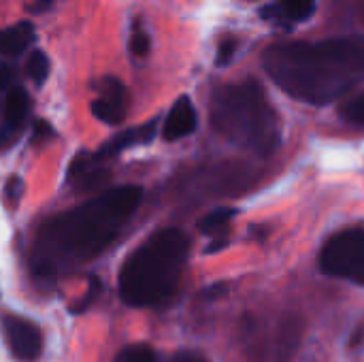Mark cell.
<instances>
[{"instance_id":"obj_10","label":"cell","mask_w":364,"mask_h":362,"mask_svg":"<svg viewBox=\"0 0 364 362\" xmlns=\"http://www.w3.org/2000/svg\"><path fill=\"white\" fill-rule=\"evenodd\" d=\"M156 134V122H147L145 126H139V128H130L117 137H113L105 147H100L92 158L96 162L100 160H107V158H113L117 156L119 151L128 149V147H134V145H143V143H149Z\"/></svg>"},{"instance_id":"obj_11","label":"cell","mask_w":364,"mask_h":362,"mask_svg":"<svg viewBox=\"0 0 364 362\" xmlns=\"http://www.w3.org/2000/svg\"><path fill=\"white\" fill-rule=\"evenodd\" d=\"M34 26L30 21H19L0 30V55H19L34 43Z\"/></svg>"},{"instance_id":"obj_24","label":"cell","mask_w":364,"mask_h":362,"mask_svg":"<svg viewBox=\"0 0 364 362\" xmlns=\"http://www.w3.org/2000/svg\"><path fill=\"white\" fill-rule=\"evenodd\" d=\"M55 2H58V0H32L30 11H32V13H45V11H49Z\"/></svg>"},{"instance_id":"obj_21","label":"cell","mask_w":364,"mask_h":362,"mask_svg":"<svg viewBox=\"0 0 364 362\" xmlns=\"http://www.w3.org/2000/svg\"><path fill=\"white\" fill-rule=\"evenodd\" d=\"M21 188H23L21 179H19V177H11L9 183H6V198H9L11 203H17L19 196H21Z\"/></svg>"},{"instance_id":"obj_14","label":"cell","mask_w":364,"mask_h":362,"mask_svg":"<svg viewBox=\"0 0 364 362\" xmlns=\"http://www.w3.org/2000/svg\"><path fill=\"white\" fill-rule=\"evenodd\" d=\"M28 75L36 85H43L49 75V60L41 49H34L28 58Z\"/></svg>"},{"instance_id":"obj_9","label":"cell","mask_w":364,"mask_h":362,"mask_svg":"<svg viewBox=\"0 0 364 362\" xmlns=\"http://www.w3.org/2000/svg\"><path fill=\"white\" fill-rule=\"evenodd\" d=\"M109 179V173L105 169L98 166V162L87 156V154H79L70 169H68V181L75 186V190L79 192H87V190H96L100 188L105 181Z\"/></svg>"},{"instance_id":"obj_1","label":"cell","mask_w":364,"mask_h":362,"mask_svg":"<svg viewBox=\"0 0 364 362\" xmlns=\"http://www.w3.org/2000/svg\"><path fill=\"white\" fill-rule=\"evenodd\" d=\"M143 198L139 186L105 190L92 201L47 220L32 247V273L38 280H55L96 258L126 226Z\"/></svg>"},{"instance_id":"obj_20","label":"cell","mask_w":364,"mask_h":362,"mask_svg":"<svg viewBox=\"0 0 364 362\" xmlns=\"http://www.w3.org/2000/svg\"><path fill=\"white\" fill-rule=\"evenodd\" d=\"M235 51H237V41H235V38L224 41V43L220 45V49H218V66H226V64H230V60H232Z\"/></svg>"},{"instance_id":"obj_3","label":"cell","mask_w":364,"mask_h":362,"mask_svg":"<svg viewBox=\"0 0 364 362\" xmlns=\"http://www.w3.org/2000/svg\"><path fill=\"white\" fill-rule=\"evenodd\" d=\"M190 241L179 228H164L136 247L119 271V297L130 307L164 303L177 288Z\"/></svg>"},{"instance_id":"obj_25","label":"cell","mask_w":364,"mask_h":362,"mask_svg":"<svg viewBox=\"0 0 364 362\" xmlns=\"http://www.w3.org/2000/svg\"><path fill=\"white\" fill-rule=\"evenodd\" d=\"M363 344H364V324H360V329H356V333L352 335L350 346H352V348H358V346H363Z\"/></svg>"},{"instance_id":"obj_16","label":"cell","mask_w":364,"mask_h":362,"mask_svg":"<svg viewBox=\"0 0 364 362\" xmlns=\"http://www.w3.org/2000/svg\"><path fill=\"white\" fill-rule=\"evenodd\" d=\"M279 2H282L284 13L290 19H296V21H303V19L311 17V13L316 9L314 0H279Z\"/></svg>"},{"instance_id":"obj_15","label":"cell","mask_w":364,"mask_h":362,"mask_svg":"<svg viewBox=\"0 0 364 362\" xmlns=\"http://www.w3.org/2000/svg\"><path fill=\"white\" fill-rule=\"evenodd\" d=\"M115 362H160V361H158V354H156L149 346L136 344V346H128V348H124V350L115 356Z\"/></svg>"},{"instance_id":"obj_6","label":"cell","mask_w":364,"mask_h":362,"mask_svg":"<svg viewBox=\"0 0 364 362\" xmlns=\"http://www.w3.org/2000/svg\"><path fill=\"white\" fill-rule=\"evenodd\" d=\"M4 337L9 344V350L19 361H36L43 350V337L36 324H32L26 318L19 316H4L2 320Z\"/></svg>"},{"instance_id":"obj_22","label":"cell","mask_w":364,"mask_h":362,"mask_svg":"<svg viewBox=\"0 0 364 362\" xmlns=\"http://www.w3.org/2000/svg\"><path fill=\"white\" fill-rule=\"evenodd\" d=\"M168 362H207L203 356H198V354H194V352H179V354H175L173 358Z\"/></svg>"},{"instance_id":"obj_13","label":"cell","mask_w":364,"mask_h":362,"mask_svg":"<svg viewBox=\"0 0 364 362\" xmlns=\"http://www.w3.org/2000/svg\"><path fill=\"white\" fill-rule=\"evenodd\" d=\"M235 215H237L235 209H228V207L215 209V211L207 213V215L198 222V228H200L205 235L215 237V241H218V239H226V228H228V224H230V220H232Z\"/></svg>"},{"instance_id":"obj_8","label":"cell","mask_w":364,"mask_h":362,"mask_svg":"<svg viewBox=\"0 0 364 362\" xmlns=\"http://www.w3.org/2000/svg\"><path fill=\"white\" fill-rule=\"evenodd\" d=\"M196 128V111L194 105L188 96H181L173 109L166 115L164 128H162V137L166 141H179L188 134H192Z\"/></svg>"},{"instance_id":"obj_18","label":"cell","mask_w":364,"mask_h":362,"mask_svg":"<svg viewBox=\"0 0 364 362\" xmlns=\"http://www.w3.org/2000/svg\"><path fill=\"white\" fill-rule=\"evenodd\" d=\"M149 45H151V41H149V36H147L145 30H141V28L132 30V36H130V51H132L134 55H147V53H149Z\"/></svg>"},{"instance_id":"obj_19","label":"cell","mask_w":364,"mask_h":362,"mask_svg":"<svg viewBox=\"0 0 364 362\" xmlns=\"http://www.w3.org/2000/svg\"><path fill=\"white\" fill-rule=\"evenodd\" d=\"M98 294H100V282L96 280V277H92L90 280V284H87V290H85V297L73 307V314H81V312H85L96 299H98Z\"/></svg>"},{"instance_id":"obj_5","label":"cell","mask_w":364,"mask_h":362,"mask_svg":"<svg viewBox=\"0 0 364 362\" xmlns=\"http://www.w3.org/2000/svg\"><path fill=\"white\" fill-rule=\"evenodd\" d=\"M320 269L331 277L364 286V228L333 235L320 252Z\"/></svg>"},{"instance_id":"obj_23","label":"cell","mask_w":364,"mask_h":362,"mask_svg":"<svg viewBox=\"0 0 364 362\" xmlns=\"http://www.w3.org/2000/svg\"><path fill=\"white\" fill-rule=\"evenodd\" d=\"M11 79H13V68L9 64L0 62V90L6 87L11 83Z\"/></svg>"},{"instance_id":"obj_17","label":"cell","mask_w":364,"mask_h":362,"mask_svg":"<svg viewBox=\"0 0 364 362\" xmlns=\"http://www.w3.org/2000/svg\"><path fill=\"white\" fill-rule=\"evenodd\" d=\"M341 115L346 122L350 124H358V126H364V92L358 94L356 98L348 100L343 107H341Z\"/></svg>"},{"instance_id":"obj_7","label":"cell","mask_w":364,"mask_h":362,"mask_svg":"<svg viewBox=\"0 0 364 362\" xmlns=\"http://www.w3.org/2000/svg\"><path fill=\"white\" fill-rule=\"evenodd\" d=\"M92 113L105 124H119L126 115V90L115 77H107L100 83V96L92 102Z\"/></svg>"},{"instance_id":"obj_2","label":"cell","mask_w":364,"mask_h":362,"mask_svg":"<svg viewBox=\"0 0 364 362\" xmlns=\"http://www.w3.org/2000/svg\"><path fill=\"white\" fill-rule=\"evenodd\" d=\"M262 62L269 77L292 98L307 105H328L364 79V38L277 43L264 51Z\"/></svg>"},{"instance_id":"obj_27","label":"cell","mask_w":364,"mask_h":362,"mask_svg":"<svg viewBox=\"0 0 364 362\" xmlns=\"http://www.w3.org/2000/svg\"><path fill=\"white\" fill-rule=\"evenodd\" d=\"M363 21H364V4H363Z\"/></svg>"},{"instance_id":"obj_26","label":"cell","mask_w":364,"mask_h":362,"mask_svg":"<svg viewBox=\"0 0 364 362\" xmlns=\"http://www.w3.org/2000/svg\"><path fill=\"white\" fill-rule=\"evenodd\" d=\"M43 134H51V128L45 122H36V137H43Z\"/></svg>"},{"instance_id":"obj_12","label":"cell","mask_w":364,"mask_h":362,"mask_svg":"<svg viewBox=\"0 0 364 362\" xmlns=\"http://www.w3.org/2000/svg\"><path fill=\"white\" fill-rule=\"evenodd\" d=\"M28 109H30V98H28V92L21 87V85H13L9 87L6 92V98H4V122L9 128H19L28 115Z\"/></svg>"},{"instance_id":"obj_4","label":"cell","mask_w":364,"mask_h":362,"mask_svg":"<svg viewBox=\"0 0 364 362\" xmlns=\"http://www.w3.org/2000/svg\"><path fill=\"white\" fill-rule=\"evenodd\" d=\"M211 124L230 143L258 156L279 145V119L256 81L222 85L211 96Z\"/></svg>"}]
</instances>
